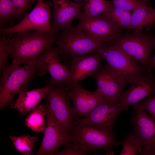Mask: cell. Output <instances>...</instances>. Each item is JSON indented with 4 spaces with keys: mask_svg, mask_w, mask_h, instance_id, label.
<instances>
[{
    "mask_svg": "<svg viewBox=\"0 0 155 155\" xmlns=\"http://www.w3.org/2000/svg\"><path fill=\"white\" fill-rule=\"evenodd\" d=\"M55 41L50 33L27 31L13 34L9 38L8 46L11 64L15 66L21 64L35 65L41 53Z\"/></svg>",
    "mask_w": 155,
    "mask_h": 155,
    "instance_id": "obj_1",
    "label": "cell"
},
{
    "mask_svg": "<svg viewBox=\"0 0 155 155\" xmlns=\"http://www.w3.org/2000/svg\"><path fill=\"white\" fill-rule=\"evenodd\" d=\"M37 70L36 65L15 66L7 63L4 65L1 72L0 109L10 105L17 94L27 90V86Z\"/></svg>",
    "mask_w": 155,
    "mask_h": 155,
    "instance_id": "obj_2",
    "label": "cell"
},
{
    "mask_svg": "<svg viewBox=\"0 0 155 155\" xmlns=\"http://www.w3.org/2000/svg\"><path fill=\"white\" fill-rule=\"evenodd\" d=\"M56 43L59 55L64 58L97 53L106 44L76 26L62 30Z\"/></svg>",
    "mask_w": 155,
    "mask_h": 155,
    "instance_id": "obj_3",
    "label": "cell"
},
{
    "mask_svg": "<svg viewBox=\"0 0 155 155\" xmlns=\"http://www.w3.org/2000/svg\"><path fill=\"white\" fill-rule=\"evenodd\" d=\"M69 133L71 142L88 154L102 150L105 151L106 155H113L112 148L122 144V141L116 140L115 134L78 123L75 120Z\"/></svg>",
    "mask_w": 155,
    "mask_h": 155,
    "instance_id": "obj_4",
    "label": "cell"
},
{
    "mask_svg": "<svg viewBox=\"0 0 155 155\" xmlns=\"http://www.w3.org/2000/svg\"><path fill=\"white\" fill-rule=\"evenodd\" d=\"M111 42V44L118 48L130 58L140 63L147 71L152 58V51L155 47V37L150 32H134L120 34Z\"/></svg>",
    "mask_w": 155,
    "mask_h": 155,
    "instance_id": "obj_5",
    "label": "cell"
},
{
    "mask_svg": "<svg viewBox=\"0 0 155 155\" xmlns=\"http://www.w3.org/2000/svg\"><path fill=\"white\" fill-rule=\"evenodd\" d=\"M48 89L44 98V105L51 111L57 121L69 132L74 125L77 114L70 102L66 86L62 84H47Z\"/></svg>",
    "mask_w": 155,
    "mask_h": 155,
    "instance_id": "obj_6",
    "label": "cell"
},
{
    "mask_svg": "<svg viewBox=\"0 0 155 155\" xmlns=\"http://www.w3.org/2000/svg\"><path fill=\"white\" fill-rule=\"evenodd\" d=\"M33 10L18 23L10 28L1 29L5 35L11 36L20 32L33 30L50 33L51 29L49 5L44 0H38Z\"/></svg>",
    "mask_w": 155,
    "mask_h": 155,
    "instance_id": "obj_7",
    "label": "cell"
},
{
    "mask_svg": "<svg viewBox=\"0 0 155 155\" xmlns=\"http://www.w3.org/2000/svg\"><path fill=\"white\" fill-rule=\"evenodd\" d=\"M113 70L124 77L128 83L135 76L145 74L146 70L117 47L106 44L97 53Z\"/></svg>",
    "mask_w": 155,
    "mask_h": 155,
    "instance_id": "obj_8",
    "label": "cell"
},
{
    "mask_svg": "<svg viewBox=\"0 0 155 155\" xmlns=\"http://www.w3.org/2000/svg\"><path fill=\"white\" fill-rule=\"evenodd\" d=\"M57 47L51 45L45 49L37 59L35 65L38 74L43 75L49 72L51 79L47 80L51 85L70 82L71 75L69 69L62 64L60 61Z\"/></svg>",
    "mask_w": 155,
    "mask_h": 155,
    "instance_id": "obj_9",
    "label": "cell"
},
{
    "mask_svg": "<svg viewBox=\"0 0 155 155\" xmlns=\"http://www.w3.org/2000/svg\"><path fill=\"white\" fill-rule=\"evenodd\" d=\"M122 111L119 103L104 99L88 115L75 121L78 123L114 135L113 124Z\"/></svg>",
    "mask_w": 155,
    "mask_h": 155,
    "instance_id": "obj_10",
    "label": "cell"
},
{
    "mask_svg": "<svg viewBox=\"0 0 155 155\" xmlns=\"http://www.w3.org/2000/svg\"><path fill=\"white\" fill-rule=\"evenodd\" d=\"M78 18L79 22L76 26L100 41L111 42L120 35V29L105 14L90 17L81 11Z\"/></svg>",
    "mask_w": 155,
    "mask_h": 155,
    "instance_id": "obj_11",
    "label": "cell"
},
{
    "mask_svg": "<svg viewBox=\"0 0 155 155\" xmlns=\"http://www.w3.org/2000/svg\"><path fill=\"white\" fill-rule=\"evenodd\" d=\"M44 106L46 118L45 129L41 146L34 155H53L61 146L71 143L69 131L57 121L50 110Z\"/></svg>",
    "mask_w": 155,
    "mask_h": 155,
    "instance_id": "obj_12",
    "label": "cell"
},
{
    "mask_svg": "<svg viewBox=\"0 0 155 155\" xmlns=\"http://www.w3.org/2000/svg\"><path fill=\"white\" fill-rule=\"evenodd\" d=\"M92 76L97 83L96 90L104 99L119 103L123 90L128 84L126 80L107 64L100 65Z\"/></svg>",
    "mask_w": 155,
    "mask_h": 155,
    "instance_id": "obj_13",
    "label": "cell"
},
{
    "mask_svg": "<svg viewBox=\"0 0 155 155\" xmlns=\"http://www.w3.org/2000/svg\"><path fill=\"white\" fill-rule=\"evenodd\" d=\"M130 87L121 95L119 104L123 111L137 104L143 99L155 94V79L152 72L135 76L129 82Z\"/></svg>",
    "mask_w": 155,
    "mask_h": 155,
    "instance_id": "obj_14",
    "label": "cell"
},
{
    "mask_svg": "<svg viewBox=\"0 0 155 155\" xmlns=\"http://www.w3.org/2000/svg\"><path fill=\"white\" fill-rule=\"evenodd\" d=\"M133 106L134 111L129 121L134 126L133 132L141 141L142 155L150 150H155V120L138 104Z\"/></svg>",
    "mask_w": 155,
    "mask_h": 155,
    "instance_id": "obj_15",
    "label": "cell"
},
{
    "mask_svg": "<svg viewBox=\"0 0 155 155\" xmlns=\"http://www.w3.org/2000/svg\"><path fill=\"white\" fill-rule=\"evenodd\" d=\"M53 21L50 33L54 36L64 28L70 26L83 8V2L76 3L69 0H52Z\"/></svg>",
    "mask_w": 155,
    "mask_h": 155,
    "instance_id": "obj_16",
    "label": "cell"
},
{
    "mask_svg": "<svg viewBox=\"0 0 155 155\" xmlns=\"http://www.w3.org/2000/svg\"><path fill=\"white\" fill-rule=\"evenodd\" d=\"M101 58L97 53L71 57L69 69L70 82L66 86L78 83L88 76H92L100 65Z\"/></svg>",
    "mask_w": 155,
    "mask_h": 155,
    "instance_id": "obj_17",
    "label": "cell"
},
{
    "mask_svg": "<svg viewBox=\"0 0 155 155\" xmlns=\"http://www.w3.org/2000/svg\"><path fill=\"white\" fill-rule=\"evenodd\" d=\"M67 94L73 101L78 120L88 115L92 111L91 91H88L78 83L66 86Z\"/></svg>",
    "mask_w": 155,
    "mask_h": 155,
    "instance_id": "obj_18",
    "label": "cell"
},
{
    "mask_svg": "<svg viewBox=\"0 0 155 155\" xmlns=\"http://www.w3.org/2000/svg\"><path fill=\"white\" fill-rule=\"evenodd\" d=\"M48 89L47 84L44 87L19 94L18 98L10 104L11 108L18 110L20 114L24 116L31 111L44 98Z\"/></svg>",
    "mask_w": 155,
    "mask_h": 155,
    "instance_id": "obj_19",
    "label": "cell"
},
{
    "mask_svg": "<svg viewBox=\"0 0 155 155\" xmlns=\"http://www.w3.org/2000/svg\"><path fill=\"white\" fill-rule=\"evenodd\" d=\"M155 25V8L145 3L137 7L131 13L130 28L140 33L147 27Z\"/></svg>",
    "mask_w": 155,
    "mask_h": 155,
    "instance_id": "obj_20",
    "label": "cell"
},
{
    "mask_svg": "<svg viewBox=\"0 0 155 155\" xmlns=\"http://www.w3.org/2000/svg\"><path fill=\"white\" fill-rule=\"evenodd\" d=\"M46 114L44 106L37 105L25 119V126L37 133H44L46 125L44 117Z\"/></svg>",
    "mask_w": 155,
    "mask_h": 155,
    "instance_id": "obj_21",
    "label": "cell"
},
{
    "mask_svg": "<svg viewBox=\"0 0 155 155\" xmlns=\"http://www.w3.org/2000/svg\"><path fill=\"white\" fill-rule=\"evenodd\" d=\"M9 137L16 151L24 155L34 154L33 150L38 138L36 136L24 134L18 136L10 135Z\"/></svg>",
    "mask_w": 155,
    "mask_h": 155,
    "instance_id": "obj_22",
    "label": "cell"
},
{
    "mask_svg": "<svg viewBox=\"0 0 155 155\" xmlns=\"http://www.w3.org/2000/svg\"><path fill=\"white\" fill-rule=\"evenodd\" d=\"M82 13L88 16H94L107 13L112 6L111 1L106 0H85Z\"/></svg>",
    "mask_w": 155,
    "mask_h": 155,
    "instance_id": "obj_23",
    "label": "cell"
},
{
    "mask_svg": "<svg viewBox=\"0 0 155 155\" xmlns=\"http://www.w3.org/2000/svg\"><path fill=\"white\" fill-rule=\"evenodd\" d=\"M122 142L123 148L120 155H135L137 152L140 154L142 151V142L133 132L125 136Z\"/></svg>",
    "mask_w": 155,
    "mask_h": 155,
    "instance_id": "obj_24",
    "label": "cell"
},
{
    "mask_svg": "<svg viewBox=\"0 0 155 155\" xmlns=\"http://www.w3.org/2000/svg\"><path fill=\"white\" fill-rule=\"evenodd\" d=\"M105 15L111 18L120 29L130 28L131 18V13L130 11L112 5Z\"/></svg>",
    "mask_w": 155,
    "mask_h": 155,
    "instance_id": "obj_25",
    "label": "cell"
},
{
    "mask_svg": "<svg viewBox=\"0 0 155 155\" xmlns=\"http://www.w3.org/2000/svg\"><path fill=\"white\" fill-rule=\"evenodd\" d=\"M15 18V11L12 0H0V24Z\"/></svg>",
    "mask_w": 155,
    "mask_h": 155,
    "instance_id": "obj_26",
    "label": "cell"
},
{
    "mask_svg": "<svg viewBox=\"0 0 155 155\" xmlns=\"http://www.w3.org/2000/svg\"><path fill=\"white\" fill-rule=\"evenodd\" d=\"M38 0H12L15 11V18H20Z\"/></svg>",
    "mask_w": 155,
    "mask_h": 155,
    "instance_id": "obj_27",
    "label": "cell"
},
{
    "mask_svg": "<svg viewBox=\"0 0 155 155\" xmlns=\"http://www.w3.org/2000/svg\"><path fill=\"white\" fill-rule=\"evenodd\" d=\"M112 6L125 11H132L144 3L139 0H112Z\"/></svg>",
    "mask_w": 155,
    "mask_h": 155,
    "instance_id": "obj_28",
    "label": "cell"
},
{
    "mask_svg": "<svg viewBox=\"0 0 155 155\" xmlns=\"http://www.w3.org/2000/svg\"><path fill=\"white\" fill-rule=\"evenodd\" d=\"M9 38H7L6 35H3L0 38V71H1L3 67L7 62V57L9 55L8 46Z\"/></svg>",
    "mask_w": 155,
    "mask_h": 155,
    "instance_id": "obj_29",
    "label": "cell"
},
{
    "mask_svg": "<svg viewBox=\"0 0 155 155\" xmlns=\"http://www.w3.org/2000/svg\"><path fill=\"white\" fill-rule=\"evenodd\" d=\"M88 153L82 150L78 146L72 143L65 146V148L61 151H58L54 155H85Z\"/></svg>",
    "mask_w": 155,
    "mask_h": 155,
    "instance_id": "obj_30",
    "label": "cell"
},
{
    "mask_svg": "<svg viewBox=\"0 0 155 155\" xmlns=\"http://www.w3.org/2000/svg\"><path fill=\"white\" fill-rule=\"evenodd\" d=\"M147 112L155 120V94L150 96L144 101L140 102L137 104Z\"/></svg>",
    "mask_w": 155,
    "mask_h": 155,
    "instance_id": "obj_31",
    "label": "cell"
},
{
    "mask_svg": "<svg viewBox=\"0 0 155 155\" xmlns=\"http://www.w3.org/2000/svg\"><path fill=\"white\" fill-rule=\"evenodd\" d=\"M155 66V53L154 56L152 57L148 70L146 73L152 72V68Z\"/></svg>",
    "mask_w": 155,
    "mask_h": 155,
    "instance_id": "obj_32",
    "label": "cell"
},
{
    "mask_svg": "<svg viewBox=\"0 0 155 155\" xmlns=\"http://www.w3.org/2000/svg\"><path fill=\"white\" fill-rule=\"evenodd\" d=\"M144 155H155V150H151L143 153Z\"/></svg>",
    "mask_w": 155,
    "mask_h": 155,
    "instance_id": "obj_33",
    "label": "cell"
},
{
    "mask_svg": "<svg viewBox=\"0 0 155 155\" xmlns=\"http://www.w3.org/2000/svg\"><path fill=\"white\" fill-rule=\"evenodd\" d=\"M139 1H140L141 2H143V3H146V2H147L149 0H139Z\"/></svg>",
    "mask_w": 155,
    "mask_h": 155,
    "instance_id": "obj_34",
    "label": "cell"
}]
</instances>
